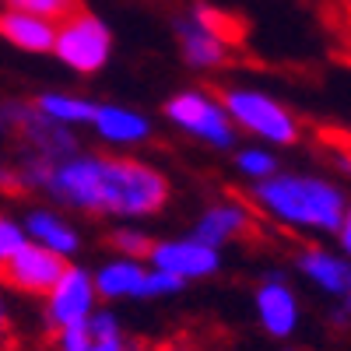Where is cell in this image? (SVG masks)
<instances>
[{"instance_id":"cell-1","label":"cell","mask_w":351,"mask_h":351,"mask_svg":"<svg viewBox=\"0 0 351 351\" xmlns=\"http://www.w3.org/2000/svg\"><path fill=\"white\" fill-rule=\"evenodd\" d=\"M169 200L165 176L134 158H99L92 215H155Z\"/></svg>"},{"instance_id":"cell-2","label":"cell","mask_w":351,"mask_h":351,"mask_svg":"<svg viewBox=\"0 0 351 351\" xmlns=\"http://www.w3.org/2000/svg\"><path fill=\"white\" fill-rule=\"evenodd\" d=\"M256 204L271 208L278 218H285L291 225H316L327 232H334L348 215L344 197L334 186L319 183V180H299V176L267 180L256 190Z\"/></svg>"},{"instance_id":"cell-3","label":"cell","mask_w":351,"mask_h":351,"mask_svg":"<svg viewBox=\"0 0 351 351\" xmlns=\"http://www.w3.org/2000/svg\"><path fill=\"white\" fill-rule=\"evenodd\" d=\"M95 281V291L99 299H155V295H172L180 291L186 281L172 278L165 271H148L141 260H116V263H106V267L92 278Z\"/></svg>"},{"instance_id":"cell-4","label":"cell","mask_w":351,"mask_h":351,"mask_svg":"<svg viewBox=\"0 0 351 351\" xmlns=\"http://www.w3.org/2000/svg\"><path fill=\"white\" fill-rule=\"evenodd\" d=\"M67 256L53 253L39 243H21L11 256L0 260V285L14 288L21 295H46L64 274Z\"/></svg>"},{"instance_id":"cell-5","label":"cell","mask_w":351,"mask_h":351,"mask_svg":"<svg viewBox=\"0 0 351 351\" xmlns=\"http://www.w3.org/2000/svg\"><path fill=\"white\" fill-rule=\"evenodd\" d=\"M208 92L236 116L246 130H253L260 137H271L278 144L299 141V123L291 120L278 102L263 99V95H253V92H232V88H208Z\"/></svg>"},{"instance_id":"cell-6","label":"cell","mask_w":351,"mask_h":351,"mask_svg":"<svg viewBox=\"0 0 351 351\" xmlns=\"http://www.w3.org/2000/svg\"><path fill=\"white\" fill-rule=\"evenodd\" d=\"M43 299H46L43 327H46V334H53V330L71 327V324H77V319H84L88 313H92L99 306V291H95L92 274L74 267V263H67L64 274L56 278V285L46 291Z\"/></svg>"},{"instance_id":"cell-7","label":"cell","mask_w":351,"mask_h":351,"mask_svg":"<svg viewBox=\"0 0 351 351\" xmlns=\"http://www.w3.org/2000/svg\"><path fill=\"white\" fill-rule=\"evenodd\" d=\"M60 25H64L60 32H53L56 56H60L64 64H71L74 71H81V74H95L106 64V56H109L106 25L95 21L88 11H81V14L60 21Z\"/></svg>"},{"instance_id":"cell-8","label":"cell","mask_w":351,"mask_h":351,"mask_svg":"<svg viewBox=\"0 0 351 351\" xmlns=\"http://www.w3.org/2000/svg\"><path fill=\"white\" fill-rule=\"evenodd\" d=\"M152 267L155 271H165L180 281H190V278H208L218 271V253L211 246H204L197 239H180V243H155L152 253Z\"/></svg>"},{"instance_id":"cell-9","label":"cell","mask_w":351,"mask_h":351,"mask_svg":"<svg viewBox=\"0 0 351 351\" xmlns=\"http://www.w3.org/2000/svg\"><path fill=\"white\" fill-rule=\"evenodd\" d=\"M165 112H169L180 127H186V130H193V134H200V137H208V141H215V144H232V137H236L232 123L225 120V109H218L215 102H208L204 95L183 92V95L169 99Z\"/></svg>"},{"instance_id":"cell-10","label":"cell","mask_w":351,"mask_h":351,"mask_svg":"<svg viewBox=\"0 0 351 351\" xmlns=\"http://www.w3.org/2000/svg\"><path fill=\"white\" fill-rule=\"evenodd\" d=\"M256 316L271 337H291L299 327V299L281 278H271L256 288Z\"/></svg>"},{"instance_id":"cell-11","label":"cell","mask_w":351,"mask_h":351,"mask_svg":"<svg viewBox=\"0 0 351 351\" xmlns=\"http://www.w3.org/2000/svg\"><path fill=\"white\" fill-rule=\"evenodd\" d=\"M299 271L319 285L324 291H330V295L337 299H348V288H351V271H348V260L344 256H334L327 250H319V246H299Z\"/></svg>"},{"instance_id":"cell-12","label":"cell","mask_w":351,"mask_h":351,"mask_svg":"<svg viewBox=\"0 0 351 351\" xmlns=\"http://www.w3.org/2000/svg\"><path fill=\"white\" fill-rule=\"evenodd\" d=\"M176 28H180L183 53H186L190 64H197V67H228L232 60H236L232 49L225 43H218L211 32H204L197 21H180Z\"/></svg>"},{"instance_id":"cell-13","label":"cell","mask_w":351,"mask_h":351,"mask_svg":"<svg viewBox=\"0 0 351 351\" xmlns=\"http://www.w3.org/2000/svg\"><path fill=\"white\" fill-rule=\"evenodd\" d=\"M0 36L8 43L32 49V53H49L53 49V25L36 18V14H0Z\"/></svg>"},{"instance_id":"cell-14","label":"cell","mask_w":351,"mask_h":351,"mask_svg":"<svg viewBox=\"0 0 351 351\" xmlns=\"http://www.w3.org/2000/svg\"><path fill=\"white\" fill-rule=\"evenodd\" d=\"M193 21L204 28V32H211L218 43H225L228 49H243V46H246L250 25H246V18H243V14H232V11H221V8H208V4H200Z\"/></svg>"},{"instance_id":"cell-15","label":"cell","mask_w":351,"mask_h":351,"mask_svg":"<svg viewBox=\"0 0 351 351\" xmlns=\"http://www.w3.org/2000/svg\"><path fill=\"white\" fill-rule=\"evenodd\" d=\"M28 232L36 236L39 246L60 253V256H71V253L77 250V232H74L67 221L53 218V215H43V211L32 215V218H28Z\"/></svg>"},{"instance_id":"cell-16","label":"cell","mask_w":351,"mask_h":351,"mask_svg":"<svg viewBox=\"0 0 351 351\" xmlns=\"http://www.w3.org/2000/svg\"><path fill=\"white\" fill-rule=\"evenodd\" d=\"M92 120L102 130V137H109V141H141V137H148V123L134 112H123V109H95Z\"/></svg>"},{"instance_id":"cell-17","label":"cell","mask_w":351,"mask_h":351,"mask_svg":"<svg viewBox=\"0 0 351 351\" xmlns=\"http://www.w3.org/2000/svg\"><path fill=\"white\" fill-rule=\"evenodd\" d=\"M8 4L18 8L21 14H36V18L49 21V25L53 21H67V18L84 11L81 0H8Z\"/></svg>"},{"instance_id":"cell-18","label":"cell","mask_w":351,"mask_h":351,"mask_svg":"<svg viewBox=\"0 0 351 351\" xmlns=\"http://www.w3.org/2000/svg\"><path fill=\"white\" fill-rule=\"evenodd\" d=\"M32 106H36L39 112L53 116V120H92L95 109H99V106H92V102L67 99V95H43V99H36Z\"/></svg>"},{"instance_id":"cell-19","label":"cell","mask_w":351,"mask_h":351,"mask_svg":"<svg viewBox=\"0 0 351 351\" xmlns=\"http://www.w3.org/2000/svg\"><path fill=\"white\" fill-rule=\"evenodd\" d=\"M106 243H109V250L123 253L127 260H148V253H152V246H155V239H148L144 232H134V228H116V232H109Z\"/></svg>"},{"instance_id":"cell-20","label":"cell","mask_w":351,"mask_h":351,"mask_svg":"<svg viewBox=\"0 0 351 351\" xmlns=\"http://www.w3.org/2000/svg\"><path fill=\"white\" fill-rule=\"evenodd\" d=\"M0 351H18V330H14V319H11L4 295H0Z\"/></svg>"},{"instance_id":"cell-21","label":"cell","mask_w":351,"mask_h":351,"mask_svg":"<svg viewBox=\"0 0 351 351\" xmlns=\"http://www.w3.org/2000/svg\"><path fill=\"white\" fill-rule=\"evenodd\" d=\"M21 243H25L21 228H18L14 221H8V218H0V260H4V256H11V253H14Z\"/></svg>"},{"instance_id":"cell-22","label":"cell","mask_w":351,"mask_h":351,"mask_svg":"<svg viewBox=\"0 0 351 351\" xmlns=\"http://www.w3.org/2000/svg\"><path fill=\"white\" fill-rule=\"evenodd\" d=\"M239 165H243L246 172H253V176H271V172H274V158L263 155V152H246V155H239Z\"/></svg>"},{"instance_id":"cell-23","label":"cell","mask_w":351,"mask_h":351,"mask_svg":"<svg viewBox=\"0 0 351 351\" xmlns=\"http://www.w3.org/2000/svg\"><path fill=\"white\" fill-rule=\"evenodd\" d=\"M152 351H204L190 334H183V337H172V341H165V344H158V348H152Z\"/></svg>"},{"instance_id":"cell-24","label":"cell","mask_w":351,"mask_h":351,"mask_svg":"<svg viewBox=\"0 0 351 351\" xmlns=\"http://www.w3.org/2000/svg\"><path fill=\"white\" fill-rule=\"evenodd\" d=\"M84 351H127V341H123V334L120 337H95Z\"/></svg>"},{"instance_id":"cell-25","label":"cell","mask_w":351,"mask_h":351,"mask_svg":"<svg viewBox=\"0 0 351 351\" xmlns=\"http://www.w3.org/2000/svg\"><path fill=\"white\" fill-rule=\"evenodd\" d=\"M127 351H152V348H144V344H127Z\"/></svg>"},{"instance_id":"cell-26","label":"cell","mask_w":351,"mask_h":351,"mask_svg":"<svg viewBox=\"0 0 351 351\" xmlns=\"http://www.w3.org/2000/svg\"><path fill=\"white\" fill-rule=\"evenodd\" d=\"M281 351H295V348H281Z\"/></svg>"}]
</instances>
